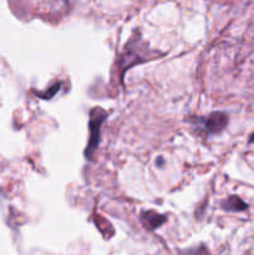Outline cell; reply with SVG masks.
Wrapping results in <instances>:
<instances>
[{"label":"cell","mask_w":254,"mask_h":255,"mask_svg":"<svg viewBox=\"0 0 254 255\" xmlns=\"http://www.w3.org/2000/svg\"><path fill=\"white\" fill-rule=\"evenodd\" d=\"M105 117H106V114L101 109H95L91 112V121H90V126H91V138H90L89 143V152L96 148V146L99 144L100 126L104 122Z\"/></svg>","instance_id":"6da1fadb"},{"label":"cell","mask_w":254,"mask_h":255,"mask_svg":"<svg viewBox=\"0 0 254 255\" xmlns=\"http://www.w3.org/2000/svg\"><path fill=\"white\" fill-rule=\"evenodd\" d=\"M228 124V117L222 112H214L206 120V128L209 133H219Z\"/></svg>","instance_id":"7a4b0ae2"},{"label":"cell","mask_w":254,"mask_h":255,"mask_svg":"<svg viewBox=\"0 0 254 255\" xmlns=\"http://www.w3.org/2000/svg\"><path fill=\"white\" fill-rule=\"evenodd\" d=\"M142 221H143L144 226L149 229L158 228L161 224L164 223L166 218L163 216H159V214L152 213V212H148V213H144L143 217H142Z\"/></svg>","instance_id":"3957f363"},{"label":"cell","mask_w":254,"mask_h":255,"mask_svg":"<svg viewBox=\"0 0 254 255\" xmlns=\"http://www.w3.org/2000/svg\"><path fill=\"white\" fill-rule=\"evenodd\" d=\"M247 204L242 201L239 197H229L226 202L223 203V208L228 209V211H243L247 208Z\"/></svg>","instance_id":"277c9868"}]
</instances>
